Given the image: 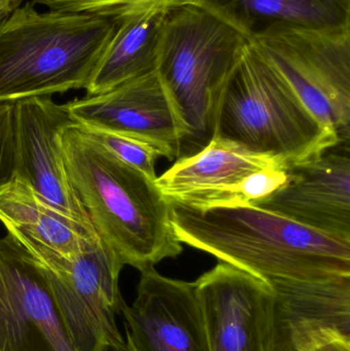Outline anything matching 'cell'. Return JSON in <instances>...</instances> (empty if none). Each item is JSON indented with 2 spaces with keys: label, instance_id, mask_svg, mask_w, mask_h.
I'll return each mask as SVG.
<instances>
[{
  "label": "cell",
  "instance_id": "cell-11",
  "mask_svg": "<svg viewBox=\"0 0 350 351\" xmlns=\"http://www.w3.org/2000/svg\"><path fill=\"white\" fill-rule=\"evenodd\" d=\"M140 272L135 301L121 311L125 335L138 351H209L195 282L166 278L154 267Z\"/></svg>",
  "mask_w": 350,
  "mask_h": 351
},
{
  "label": "cell",
  "instance_id": "cell-17",
  "mask_svg": "<svg viewBox=\"0 0 350 351\" xmlns=\"http://www.w3.org/2000/svg\"><path fill=\"white\" fill-rule=\"evenodd\" d=\"M203 6L249 40L283 30H350V0H183Z\"/></svg>",
  "mask_w": 350,
  "mask_h": 351
},
{
  "label": "cell",
  "instance_id": "cell-25",
  "mask_svg": "<svg viewBox=\"0 0 350 351\" xmlns=\"http://www.w3.org/2000/svg\"><path fill=\"white\" fill-rule=\"evenodd\" d=\"M127 351H138L135 348H127Z\"/></svg>",
  "mask_w": 350,
  "mask_h": 351
},
{
  "label": "cell",
  "instance_id": "cell-2",
  "mask_svg": "<svg viewBox=\"0 0 350 351\" xmlns=\"http://www.w3.org/2000/svg\"><path fill=\"white\" fill-rule=\"evenodd\" d=\"M62 146L78 202L99 239L123 265L142 271L182 253L172 206L155 181L115 158L78 123L65 130Z\"/></svg>",
  "mask_w": 350,
  "mask_h": 351
},
{
  "label": "cell",
  "instance_id": "cell-7",
  "mask_svg": "<svg viewBox=\"0 0 350 351\" xmlns=\"http://www.w3.org/2000/svg\"><path fill=\"white\" fill-rule=\"evenodd\" d=\"M78 351H125L116 324L125 302L119 289L123 263L99 239L72 259L38 263Z\"/></svg>",
  "mask_w": 350,
  "mask_h": 351
},
{
  "label": "cell",
  "instance_id": "cell-16",
  "mask_svg": "<svg viewBox=\"0 0 350 351\" xmlns=\"http://www.w3.org/2000/svg\"><path fill=\"white\" fill-rule=\"evenodd\" d=\"M0 222L37 263L72 259L100 239L14 176L0 189Z\"/></svg>",
  "mask_w": 350,
  "mask_h": 351
},
{
  "label": "cell",
  "instance_id": "cell-14",
  "mask_svg": "<svg viewBox=\"0 0 350 351\" xmlns=\"http://www.w3.org/2000/svg\"><path fill=\"white\" fill-rule=\"evenodd\" d=\"M268 285L275 295V351H308L329 338L350 339V276Z\"/></svg>",
  "mask_w": 350,
  "mask_h": 351
},
{
  "label": "cell",
  "instance_id": "cell-18",
  "mask_svg": "<svg viewBox=\"0 0 350 351\" xmlns=\"http://www.w3.org/2000/svg\"><path fill=\"white\" fill-rule=\"evenodd\" d=\"M171 5H152L112 18L114 34L107 45L86 95L108 92L156 70L162 23Z\"/></svg>",
  "mask_w": 350,
  "mask_h": 351
},
{
  "label": "cell",
  "instance_id": "cell-10",
  "mask_svg": "<svg viewBox=\"0 0 350 351\" xmlns=\"http://www.w3.org/2000/svg\"><path fill=\"white\" fill-rule=\"evenodd\" d=\"M74 121L51 97L14 103V177L66 216L94 231L66 172L62 137ZM96 233V232H95Z\"/></svg>",
  "mask_w": 350,
  "mask_h": 351
},
{
  "label": "cell",
  "instance_id": "cell-13",
  "mask_svg": "<svg viewBox=\"0 0 350 351\" xmlns=\"http://www.w3.org/2000/svg\"><path fill=\"white\" fill-rule=\"evenodd\" d=\"M349 150L339 143L316 160L289 167L287 183L253 206L350 241Z\"/></svg>",
  "mask_w": 350,
  "mask_h": 351
},
{
  "label": "cell",
  "instance_id": "cell-3",
  "mask_svg": "<svg viewBox=\"0 0 350 351\" xmlns=\"http://www.w3.org/2000/svg\"><path fill=\"white\" fill-rule=\"evenodd\" d=\"M115 28L106 16L21 4L0 21V104L86 90Z\"/></svg>",
  "mask_w": 350,
  "mask_h": 351
},
{
  "label": "cell",
  "instance_id": "cell-5",
  "mask_svg": "<svg viewBox=\"0 0 350 351\" xmlns=\"http://www.w3.org/2000/svg\"><path fill=\"white\" fill-rule=\"evenodd\" d=\"M215 136L281 158L288 168L316 160L341 143L251 41L224 84Z\"/></svg>",
  "mask_w": 350,
  "mask_h": 351
},
{
  "label": "cell",
  "instance_id": "cell-8",
  "mask_svg": "<svg viewBox=\"0 0 350 351\" xmlns=\"http://www.w3.org/2000/svg\"><path fill=\"white\" fill-rule=\"evenodd\" d=\"M195 282L209 351H275L271 285L224 262Z\"/></svg>",
  "mask_w": 350,
  "mask_h": 351
},
{
  "label": "cell",
  "instance_id": "cell-9",
  "mask_svg": "<svg viewBox=\"0 0 350 351\" xmlns=\"http://www.w3.org/2000/svg\"><path fill=\"white\" fill-rule=\"evenodd\" d=\"M0 351H78L34 258L0 237Z\"/></svg>",
  "mask_w": 350,
  "mask_h": 351
},
{
  "label": "cell",
  "instance_id": "cell-1",
  "mask_svg": "<svg viewBox=\"0 0 350 351\" xmlns=\"http://www.w3.org/2000/svg\"><path fill=\"white\" fill-rule=\"evenodd\" d=\"M172 206L181 243L244 270L267 284L350 276V241L308 228L253 204Z\"/></svg>",
  "mask_w": 350,
  "mask_h": 351
},
{
  "label": "cell",
  "instance_id": "cell-23",
  "mask_svg": "<svg viewBox=\"0 0 350 351\" xmlns=\"http://www.w3.org/2000/svg\"><path fill=\"white\" fill-rule=\"evenodd\" d=\"M308 351H350V339L333 337L318 342Z\"/></svg>",
  "mask_w": 350,
  "mask_h": 351
},
{
  "label": "cell",
  "instance_id": "cell-20",
  "mask_svg": "<svg viewBox=\"0 0 350 351\" xmlns=\"http://www.w3.org/2000/svg\"><path fill=\"white\" fill-rule=\"evenodd\" d=\"M287 169L273 167L253 173L238 185L223 192L212 206L256 204L268 197L287 183Z\"/></svg>",
  "mask_w": 350,
  "mask_h": 351
},
{
  "label": "cell",
  "instance_id": "cell-24",
  "mask_svg": "<svg viewBox=\"0 0 350 351\" xmlns=\"http://www.w3.org/2000/svg\"><path fill=\"white\" fill-rule=\"evenodd\" d=\"M23 3V0H0V21Z\"/></svg>",
  "mask_w": 350,
  "mask_h": 351
},
{
  "label": "cell",
  "instance_id": "cell-15",
  "mask_svg": "<svg viewBox=\"0 0 350 351\" xmlns=\"http://www.w3.org/2000/svg\"><path fill=\"white\" fill-rule=\"evenodd\" d=\"M273 167L288 168L281 158L250 152L215 136L197 154L178 158L155 183L170 204L209 208L245 178Z\"/></svg>",
  "mask_w": 350,
  "mask_h": 351
},
{
  "label": "cell",
  "instance_id": "cell-22",
  "mask_svg": "<svg viewBox=\"0 0 350 351\" xmlns=\"http://www.w3.org/2000/svg\"><path fill=\"white\" fill-rule=\"evenodd\" d=\"M14 176V104H0V189Z\"/></svg>",
  "mask_w": 350,
  "mask_h": 351
},
{
  "label": "cell",
  "instance_id": "cell-12",
  "mask_svg": "<svg viewBox=\"0 0 350 351\" xmlns=\"http://www.w3.org/2000/svg\"><path fill=\"white\" fill-rule=\"evenodd\" d=\"M74 123L141 138L180 158L184 131L156 71L64 104Z\"/></svg>",
  "mask_w": 350,
  "mask_h": 351
},
{
  "label": "cell",
  "instance_id": "cell-19",
  "mask_svg": "<svg viewBox=\"0 0 350 351\" xmlns=\"http://www.w3.org/2000/svg\"><path fill=\"white\" fill-rule=\"evenodd\" d=\"M86 130L92 139L96 140L115 158L143 173L152 181H156L158 179L155 166L158 158H166L170 160H173L168 150L153 142L114 132Z\"/></svg>",
  "mask_w": 350,
  "mask_h": 351
},
{
  "label": "cell",
  "instance_id": "cell-6",
  "mask_svg": "<svg viewBox=\"0 0 350 351\" xmlns=\"http://www.w3.org/2000/svg\"><path fill=\"white\" fill-rule=\"evenodd\" d=\"M308 110L350 142V30H283L251 40Z\"/></svg>",
  "mask_w": 350,
  "mask_h": 351
},
{
  "label": "cell",
  "instance_id": "cell-4",
  "mask_svg": "<svg viewBox=\"0 0 350 351\" xmlns=\"http://www.w3.org/2000/svg\"><path fill=\"white\" fill-rule=\"evenodd\" d=\"M248 43L238 29L203 6H168L155 71L184 131L180 158L197 154L214 137L224 84Z\"/></svg>",
  "mask_w": 350,
  "mask_h": 351
},
{
  "label": "cell",
  "instance_id": "cell-21",
  "mask_svg": "<svg viewBox=\"0 0 350 351\" xmlns=\"http://www.w3.org/2000/svg\"><path fill=\"white\" fill-rule=\"evenodd\" d=\"M183 0H32L49 10L115 18L125 12L152 5H173Z\"/></svg>",
  "mask_w": 350,
  "mask_h": 351
}]
</instances>
